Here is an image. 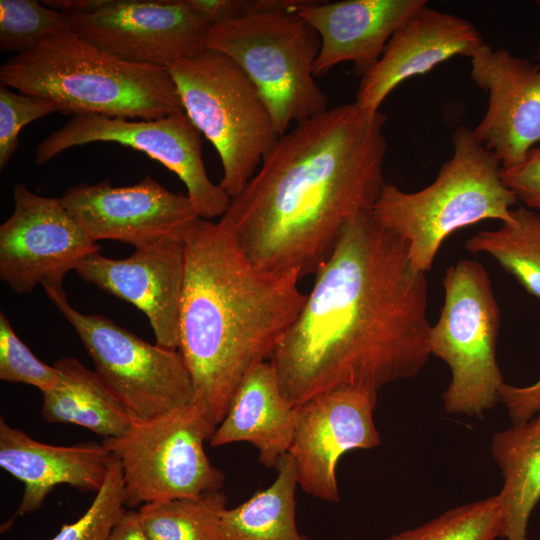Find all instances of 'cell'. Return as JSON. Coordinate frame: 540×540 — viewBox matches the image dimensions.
<instances>
[{
  "label": "cell",
  "instance_id": "6da1fadb",
  "mask_svg": "<svg viewBox=\"0 0 540 540\" xmlns=\"http://www.w3.org/2000/svg\"><path fill=\"white\" fill-rule=\"evenodd\" d=\"M426 273L371 211L352 218L271 359L296 408L337 390H378L416 376L431 356Z\"/></svg>",
  "mask_w": 540,
  "mask_h": 540
},
{
  "label": "cell",
  "instance_id": "7a4b0ae2",
  "mask_svg": "<svg viewBox=\"0 0 540 540\" xmlns=\"http://www.w3.org/2000/svg\"><path fill=\"white\" fill-rule=\"evenodd\" d=\"M385 123L380 111L342 104L279 137L223 215L252 263L301 278L316 273L386 184Z\"/></svg>",
  "mask_w": 540,
  "mask_h": 540
},
{
  "label": "cell",
  "instance_id": "3957f363",
  "mask_svg": "<svg viewBox=\"0 0 540 540\" xmlns=\"http://www.w3.org/2000/svg\"><path fill=\"white\" fill-rule=\"evenodd\" d=\"M184 252L178 351L195 403L219 425L247 372L271 359L306 294L297 272L252 263L224 216L200 218L184 238Z\"/></svg>",
  "mask_w": 540,
  "mask_h": 540
},
{
  "label": "cell",
  "instance_id": "277c9868",
  "mask_svg": "<svg viewBox=\"0 0 540 540\" xmlns=\"http://www.w3.org/2000/svg\"><path fill=\"white\" fill-rule=\"evenodd\" d=\"M0 81L69 115L154 120L184 109L167 68L128 62L68 26L0 69Z\"/></svg>",
  "mask_w": 540,
  "mask_h": 540
},
{
  "label": "cell",
  "instance_id": "5b68a950",
  "mask_svg": "<svg viewBox=\"0 0 540 540\" xmlns=\"http://www.w3.org/2000/svg\"><path fill=\"white\" fill-rule=\"evenodd\" d=\"M451 142L452 155L430 185L405 192L386 183L371 209L374 220L406 244L412 266L423 273L452 233L485 220L512 222L518 201L502 180L500 160L473 129L457 127Z\"/></svg>",
  "mask_w": 540,
  "mask_h": 540
},
{
  "label": "cell",
  "instance_id": "8992f818",
  "mask_svg": "<svg viewBox=\"0 0 540 540\" xmlns=\"http://www.w3.org/2000/svg\"><path fill=\"white\" fill-rule=\"evenodd\" d=\"M168 70L185 114L218 152L220 186L237 196L280 137L264 98L237 63L213 49L197 50Z\"/></svg>",
  "mask_w": 540,
  "mask_h": 540
},
{
  "label": "cell",
  "instance_id": "52a82bcc",
  "mask_svg": "<svg viewBox=\"0 0 540 540\" xmlns=\"http://www.w3.org/2000/svg\"><path fill=\"white\" fill-rule=\"evenodd\" d=\"M205 47L237 63L264 98L280 136L328 108V98L314 79L321 39L293 10H257L208 29Z\"/></svg>",
  "mask_w": 540,
  "mask_h": 540
},
{
  "label": "cell",
  "instance_id": "ba28073f",
  "mask_svg": "<svg viewBox=\"0 0 540 540\" xmlns=\"http://www.w3.org/2000/svg\"><path fill=\"white\" fill-rule=\"evenodd\" d=\"M442 285L444 302L430 327L428 345L430 354L451 371L444 410L479 418L501 401L505 383L496 358L499 307L489 274L476 260L449 266Z\"/></svg>",
  "mask_w": 540,
  "mask_h": 540
},
{
  "label": "cell",
  "instance_id": "9c48e42d",
  "mask_svg": "<svg viewBox=\"0 0 540 540\" xmlns=\"http://www.w3.org/2000/svg\"><path fill=\"white\" fill-rule=\"evenodd\" d=\"M218 423L201 405L171 410L148 420H132L103 446L120 462L125 505L194 498L220 491L224 475L207 457L204 442Z\"/></svg>",
  "mask_w": 540,
  "mask_h": 540
},
{
  "label": "cell",
  "instance_id": "30bf717a",
  "mask_svg": "<svg viewBox=\"0 0 540 540\" xmlns=\"http://www.w3.org/2000/svg\"><path fill=\"white\" fill-rule=\"evenodd\" d=\"M73 327L95 372L132 420H148L195 403L189 371L178 350L150 344L102 315L71 306L63 282L42 285Z\"/></svg>",
  "mask_w": 540,
  "mask_h": 540
},
{
  "label": "cell",
  "instance_id": "8fae6325",
  "mask_svg": "<svg viewBox=\"0 0 540 540\" xmlns=\"http://www.w3.org/2000/svg\"><path fill=\"white\" fill-rule=\"evenodd\" d=\"M93 142H114L141 151L175 173L201 219L221 218L231 198L208 177L202 159L200 131L183 113L154 120L104 115L73 116L40 142L35 162L43 165L63 151Z\"/></svg>",
  "mask_w": 540,
  "mask_h": 540
},
{
  "label": "cell",
  "instance_id": "7c38bea8",
  "mask_svg": "<svg viewBox=\"0 0 540 540\" xmlns=\"http://www.w3.org/2000/svg\"><path fill=\"white\" fill-rule=\"evenodd\" d=\"M14 208L0 226V279L16 294L63 282L87 256L100 252L60 198L13 188Z\"/></svg>",
  "mask_w": 540,
  "mask_h": 540
},
{
  "label": "cell",
  "instance_id": "4fadbf2b",
  "mask_svg": "<svg viewBox=\"0 0 540 540\" xmlns=\"http://www.w3.org/2000/svg\"><path fill=\"white\" fill-rule=\"evenodd\" d=\"M67 26L128 62L169 68L205 48L206 21L187 0H105L89 13H64Z\"/></svg>",
  "mask_w": 540,
  "mask_h": 540
},
{
  "label": "cell",
  "instance_id": "5bb4252c",
  "mask_svg": "<svg viewBox=\"0 0 540 540\" xmlns=\"http://www.w3.org/2000/svg\"><path fill=\"white\" fill-rule=\"evenodd\" d=\"M60 199L96 243L114 240L137 248L163 239L184 240L200 219L187 195L169 191L149 175L123 187L112 186L109 179L81 183Z\"/></svg>",
  "mask_w": 540,
  "mask_h": 540
},
{
  "label": "cell",
  "instance_id": "9a60e30c",
  "mask_svg": "<svg viewBox=\"0 0 540 540\" xmlns=\"http://www.w3.org/2000/svg\"><path fill=\"white\" fill-rule=\"evenodd\" d=\"M376 404L377 392L337 390L296 407L289 454L305 493L329 503L340 500L339 459L349 451L372 449L381 442L373 418Z\"/></svg>",
  "mask_w": 540,
  "mask_h": 540
},
{
  "label": "cell",
  "instance_id": "2e32d148",
  "mask_svg": "<svg viewBox=\"0 0 540 540\" xmlns=\"http://www.w3.org/2000/svg\"><path fill=\"white\" fill-rule=\"evenodd\" d=\"M470 63L471 79L488 94L486 112L473 133L503 169L517 166L540 142V64L488 44Z\"/></svg>",
  "mask_w": 540,
  "mask_h": 540
},
{
  "label": "cell",
  "instance_id": "e0dca14e",
  "mask_svg": "<svg viewBox=\"0 0 540 540\" xmlns=\"http://www.w3.org/2000/svg\"><path fill=\"white\" fill-rule=\"evenodd\" d=\"M84 281L138 308L156 344L178 350L185 277L184 240L163 239L135 248L124 259L93 253L74 270Z\"/></svg>",
  "mask_w": 540,
  "mask_h": 540
},
{
  "label": "cell",
  "instance_id": "ac0fdd59",
  "mask_svg": "<svg viewBox=\"0 0 540 540\" xmlns=\"http://www.w3.org/2000/svg\"><path fill=\"white\" fill-rule=\"evenodd\" d=\"M485 43L468 20L424 6L391 37L377 64L360 78L355 104L375 113L403 81L455 56L469 59Z\"/></svg>",
  "mask_w": 540,
  "mask_h": 540
},
{
  "label": "cell",
  "instance_id": "d6986e66",
  "mask_svg": "<svg viewBox=\"0 0 540 540\" xmlns=\"http://www.w3.org/2000/svg\"><path fill=\"white\" fill-rule=\"evenodd\" d=\"M426 5L425 0L302 1L294 11L321 39L314 75L352 62L361 78L377 64L393 34Z\"/></svg>",
  "mask_w": 540,
  "mask_h": 540
},
{
  "label": "cell",
  "instance_id": "ffe728a7",
  "mask_svg": "<svg viewBox=\"0 0 540 540\" xmlns=\"http://www.w3.org/2000/svg\"><path fill=\"white\" fill-rule=\"evenodd\" d=\"M111 458L102 443L51 445L0 418V466L25 487L18 515L38 510L61 484L97 493L107 477Z\"/></svg>",
  "mask_w": 540,
  "mask_h": 540
},
{
  "label": "cell",
  "instance_id": "44dd1931",
  "mask_svg": "<svg viewBox=\"0 0 540 540\" xmlns=\"http://www.w3.org/2000/svg\"><path fill=\"white\" fill-rule=\"evenodd\" d=\"M296 408L285 399L270 361L253 366L238 386L228 412L209 440L212 447L248 442L259 461L276 468L289 453Z\"/></svg>",
  "mask_w": 540,
  "mask_h": 540
},
{
  "label": "cell",
  "instance_id": "7402d4cb",
  "mask_svg": "<svg viewBox=\"0 0 540 540\" xmlns=\"http://www.w3.org/2000/svg\"><path fill=\"white\" fill-rule=\"evenodd\" d=\"M491 452L503 477L499 537L527 540V525L540 500V411L497 432Z\"/></svg>",
  "mask_w": 540,
  "mask_h": 540
},
{
  "label": "cell",
  "instance_id": "603a6c76",
  "mask_svg": "<svg viewBox=\"0 0 540 540\" xmlns=\"http://www.w3.org/2000/svg\"><path fill=\"white\" fill-rule=\"evenodd\" d=\"M54 366L60 382L42 394L46 422L79 425L103 438L119 437L128 430L130 415L95 371L72 357L60 358Z\"/></svg>",
  "mask_w": 540,
  "mask_h": 540
},
{
  "label": "cell",
  "instance_id": "cb8c5ba5",
  "mask_svg": "<svg viewBox=\"0 0 540 540\" xmlns=\"http://www.w3.org/2000/svg\"><path fill=\"white\" fill-rule=\"evenodd\" d=\"M275 480L221 516V540H314L296 525L298 484L293 457L286 454L276 467Z\"/></svg>",
  "mask_w": 540,
  "mask_h": 540
},
{
  "label": "cell",
  "instance_id": "d4e9b609",
  "mask_svg": "<svg viewBox=\"0 0 540 540\" xmlns=\"http://www.w3.org/2000/svg\"><path fill=\"white\" fill-rule=\"evenodd\" d=\"M474 254L494 258L531 295L540 299V215L525 206L513 209V221L480 231L465 242Z\"/></svg>",
  "mask_w": 540,
  "mask_h": 540
},
{
  "label": "cell",
  "instance_id": "484cf974",
  "mask_svg": "<svg viewBox=\"0 0 540 540\" xmlns=\"http://www.w3.org/2000/svg\"><path fill=\"white\" fill-rule=\"evenodd\" d=\"M226 502L221 491H214L194 498L146 503L137 511L150 540H221Z\"/></svg>",
  "mask_w": 540,
  "mask_h": 540
},
{
  "label": "cell",
  "instance_id": "4316f807",
  "mask_svg": "<svg viewBox=\"0 0 540 540\" xmlns=\"http://www.w3.org/2000/svg\"><path fill=\"white\" fill-rule=\"evenodd\" d=\"M500 524V500L494 495L454 507L386 540H495L500 534Z\"/></svg>",
  "mask_w": 540,
  "mask_h": 540
},
{
  "label": "cell",
  "instance_id": "83f0119b",
  "mask_svg": "<svg viewBox=\"0 0 540 540\" xmlns=\"http://www.w3.org/2000/svg\"><path fill=\"white\" fill-rule=\"evenodd\" d=\"M67 27L64 13L34 0L0 1V50L21 54Z\"/></svg>",
  "mask_w": 540,
  "mask_h": 540
},
{
  "label": "cell",
  "instance_id": "f1b7e54d",
  "mask_svg": "<svg viewBox=\"0 0 540 540\" xmlns=\"http://www.w3.org/2000/svg\"><path fill=\"white\" fill-rule=\"evenodd\" d=\"M122 468L112 455L107 477L85 513L50 540H107L125 510Z\"/></svg>",
  "mask_w": 540,
  "mask_h": 540
},
{
  "label": "cell",
  "instance_id": "f546056e",
  "mask_svg": "<svg viewBox=\"0 0 540 540\" xmlns=\"http://www.w3.org/2000/svg\"><path fill=\"white\" fill-rule=\"evenodd\" d=\"M0 379L31 385L42 394L55 389L60 382L58 369L43 363L32 353L3 312H0Z\"/></svg>",
  "mask_w": 540,
  "mask_h": 540
},
{
  "label": "cell",
  "instance_id": "4dcf8cb0",
  "mask_svg": "<svg viewBox=\"0 0 540 540\" xmlns=\"http://www.w3.org/2000/svg\"><path fill=\"white\" fill-rule=\"evenodd\" d=\"M58 111L54 102L0 85V169L3 170L19 146L24 126Z\"/></svg>",
  "mask_w": 540,
  "mask_h": 540
},
{
  "label": "cell",
  "instance_id": "1f68e13d",
  "mask_svg": "<svg viewBox=\"0 0 540 540\" xmlns=\"http://www.w3.org/2000/svg\"><path fill=\"white\" fill-rule=\"evenodd\" d=\"M505 185L528 209L540 211V142L512 168L501 170Z\"/></svg>",
  "mask_w": 540,
  "mask_h": 540
},
{
  "label": "cell",
  "instance_id": "d6a6232c",
  "mask_svg": "<svg viewBox=\"0 0 540 540\" xmlns=\"http://www.w3.org/2000/svg\"><path fill=\"white\" fill-rule=\"evenodd\" d=\"M500 398L508 410L512 423L527 421L540 411V379L522 387L504 383Z\"/></svg>",
  "mask_w": 540,
  "mask_h": 540
},
{
  "label": "cell",
  "instance_id": "836d02e7",
  "mask_svg": "<svg viewBox=\"0 0 540 540\" xmlns=\"http://www.w3.org/2000/svg\"><path fill=\"white\" fill-rule=\"evenodd\" d=\"M209 28L255 11L257 0H187Z\"/></svg>",
  "mask_w": 540,
  "mask_h": 540
},
{
  "label": "cell",
  "instance_id": "e575fe53",
  "mask_svg": "<svg viewBox=\"0 0 540 540\" xmlns=\"http://www.w3.org/2000/svg\"><path fill=\"white\" fill-rule=\"evenodd\" d=\"M107 540H150L140 522L138 511L125 509Z\"/></svg>",
  "mask_w": 540,
  "mask_h": 540
},
{
  "label": "cell",
  "instance_id": "d590c367",
  "mask_svg": "<svg viewBox=\"0 0 540 540\" xmlns=\"http://www.w3.org/2000/svg\"><path fill=\"white\" fill-rule=\"evenodd\" d=\"M536 57L540 58V42H539V45H538V48H537V51H536Z\"/></svg>",
  "mask_w": 540,
  "mask_h": 540
},
{
  "label": "cell",
  "instance_id": "8d00e7d4",
  "mask_svg": "<svg viewBox=\"0 0 540 540\" xmlns=\"http://www.w3.org/2000/svg\"><path fill=\"white\" fill-rule=\"evenodd\" d=\"M537 213L540 215V211H537Z\"/></svg>",
  "mask_w": 540,
  "mask_h": 540
}]
</instances>
